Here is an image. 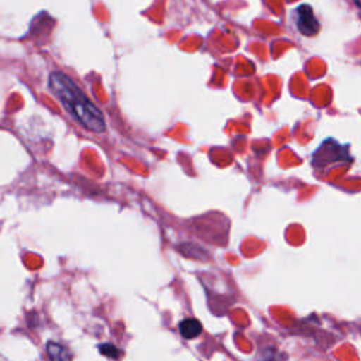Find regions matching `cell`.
I'll list each match as a JSON object with an SVG mask.
<instances>
[{"label":"cell","instance_id":"6da1fadb","mask_svg":"<svg viewBox=\"0 0 361 361\" xmlns=\"http://www.w3.org/2000/svg\"><path fill=\"white\" fill-rule=\"evenodd\" d=\"M48 86L65 110L79 121V124L94 133L106 130L103 113L86 97L69 76L62 72H52L48 79Z\"/></svg>","mask_w":361,"mask_h":361},{"label":"cell","instance_id":"7a4b0ae2","mask_svg":"<svg viewBox=\"0 0 361 361\" xmlns=\"http://www.w3.org/2000/svg\"><path fill=\"white\" fill-rule=\"evenodd\" d=\"M295 24H296L298 31L306 37L314 35L320 28V24L317 21V18L314 17V13L309 4H300L299 7H296Z\"/></svg>","mask_w":361,"mask_h":361},{"label":"cell","instance_id":"3957f363","mask_svg":"<svg viewBox=\"0 0 361 361\" xmlns=\"http://www.w3.org/2000/svg\"><path fill=\"white\" fill-rule=\"evenodd\" d=\"M202 330H203L202 323L197 319H183L179 323V333L186 340L199 337L202 334Z\"/></svg>","mask_w":361,"mask_h":361},{"label":"cell","instance_id":"277c9868","mask_svg":"<svg viewBox=\"0 0 361 361\" xmlns=\"http://www.w3.org/2000/svg\"><path fill=\"white\" fill-rule=\"evenodd\" d=\"M47 354L51 361H72L69 351L59 343H47Z\"/></svg>","mask_w":361,"mask_h":361},{"label":"cell","instance_id":"5b68a950","mask_svg":"<svg viewBox=\"0 0 361 361\" xmlns=\"http://www.w3.org/2000/svg\"><path fill=\"white\" fill-rule=\"evenodd\" d=\"M100 348V353L102 354H104V355H107V357H110V358H118L120 357V353H118V350L114 347V345H111V344H103V345H100L99 347Z\"/></svg>","mask_w":361,"mask_h":361}]
</instances>
